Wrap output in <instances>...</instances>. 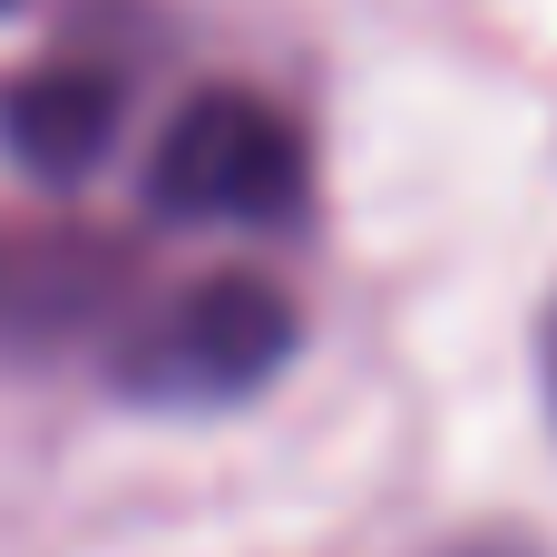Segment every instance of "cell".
I'll list each match as a JSON object with an SVG mask.
<instances>
[{"instance_id": "1", "label": "cell", "mask_w": 557, "mask_h": 557, "mask_svg": "<svg viewBox=\"0 0 557 557\" xmlns=\"http://www.w3.org/2000/svg\"><path fill=\"white\" fill-rule=\"evenodd\" d=\"M147 196L157 215H196V225H284L304 206V137L284 127V108L245 88H206L166 117L147 157Z\"/></svg>"}, {"instance_id": "2", "label": "cell", "mask_w": 557, "mask_h": 557, "mask_svg": "<svg viewBox=\"0 0 557 557\" xmlns=\"http://www.w3.org/2000/svg\"><path fill=\"white\" fill-rule=\"evenodd\" d=\"M284 352H294V304L264 274H215V284H186L117 352V392L127 401H235L264 372H284Z\"/></svg>"}, {"instance_id": "3", "label": "cell", "mask_w": 557, "mask_h": 557, "mask_svg": "<svg viewBox=\"0 0 557 557\" xmlns=\"http://www.w3.org/2000/svg\"><path fill=\"white\" fill-rule=\"evenodd\" d=\"M0 137L29 176H88L117 137V88L98 69H29L0 98Z\"/></svg>"}, {"instance_id": "4", "label": "cell", "mask_w": 557, "mask_h": 557, "mask_svg": "<svg viewBox=\"0 0 557 557\" xmlns=\"http://www.w3.org/2000/svg\"><path fill=\"white\" fill-rule=\"evenodd\" d=\"M117 294V255L98 245H59V235H10L0 245V343L20 333H69L78 313H98Z\"/></svg>"}, {"instance_id": "5", "label": "cell", "mask_w": 557, "mask_h": 557, "mask_svg": "<svg viewBox=\"0 0 557 557\" xmlns=\"http://www.w3.org/2000/svg\"><path fill=\"white\" fill-rule=\"evenodd\" d=\"M548 372H557V343H548Z\"/></svg>"}, {"instance_id": "6", "label": "cell", "mask_w": 557, "mask_h": 557, "mask_svg": "<svg viewBox=\"0 0 557 557\" xmlns=\"http://www.w3.org/2000/svg\"><path fill=\"white\" fill-rule=\"evenodd\" d=\"M0 10H10V0H0Z\"/></svg>"}]
</instances>
